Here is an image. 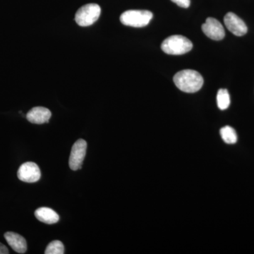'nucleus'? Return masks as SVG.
Instances as JSON below:
<instances>
[{"label": "nucleus", "instance_id": "16", "mask_svg": "<svg viewBox=\"0 0 254 254\" xmlns=\"http://www.w3.org/2000/svg\"><path fill=\"white\" fill-rule=\"evenodd\" d=\"M9 254V250L6 246L3 244L0 243V254Z\"/></svg>", "mask_w": 254, "mask_h": 254}, {"label": "nucleus", "instance_id": "14", "mask_svg": "<svg viewBox=\"0 0 254 254\" xmlns=\"http://www.w3.org/2000/svg\"><path fill=\"white\" fill-rule=\"evenodd\" d=\"M64 253V247L59 240H55L50 242L47 247L46 254H63Z\"/></svg>", "mask_w": 254, "mask_h": 254}, {"label": "nucleus", "instance_id": "6", "mask_svg": "<svg viewBox=\"0 0 254 254\" xmlns=\"http://www.w3.org/2000/svg\"><path fill=\"white\" fill-rule=\"evenodd\" d=\"M18 178L26 183H35L39 181L41 177V170L36 163L27 162L22 164L18 169Z\"/></svg>", "mask_w": 254, "mask_h": 254}, {"label": "nucleus", "instance_id": "3", "mask_svg": "<svg viewBox=\"0 0 254 254\" xmlns=\"http://www.w3.org/2000/svg\"><path fill=\"white\" fill-rule=\"evenodd\" d=\"M153 16V13L147 10H128L121 15L120 21L125 26L142 28L149 23Z\"/></svg>", "mask_w": 254, "mask_h": 254}, {"label": "nucleus", "instance_id": "7", "mask_svg": "<svg viewBox=\"0 0 254 254\" xmlns=\"http://www.w3.org/2000/svg\"><path fill=\"white\" fill-rule=\"evenodd\" d=\"M202 31L205 36L214 41H220L225 38V29L216 18H207L205 22L202 25Z\"/></svg>", "mask_w": 254, "mask_h": 254}, {"label": "nucleus", "instance_id": "5", "mask_svg": "<svg viewBox=\"0 0 254 254\" xmlns=\"http://www.w3.org/2000/svg\"><path fill=\"white\" fill-rule=\"evenodd\" d=\"M86 149L87 143L85 140L78 139L73 145L68 161L71 170L76 171L81 168L86 156Z\"/></svg>", "mask_w": 254, "mask_h": 254}, {"label": "nucleus", "instance_id": "8", "mask_svg": "<svg viewBox=\"0 0 254 254\" xmlns=\"http://www.w3.org/2000/svg\"><path fill=\"white\" fill-rule=\"evenodd\" d=\"M225 26L231 33L237 36H245L248 31L247 25L238 16L232 12L227 13L224 18Z\"/></svg>", "mask_w": 254, "mask_h": 254}, {"label": "nucleus", "instance_id": "12", "mask_svg": "<svg viewBox=\"0 0 254 254\" xmlns=\"http://www.w3.org/2000/svg\"><path fill=\"white\" fill-rule=\"evenodd\" d=\"M220 135H221L222 140L228 144H234L237 141L236 131L231 127H222L220 129Z\"/></svg>", "mask_w": 254, "mask_h": 254}, {"label": "nucleus", "instance_id": "9", "mask_svg": "<svg viewBox=\"0 0 254 254\" xmlns=\"http://www.w3.org/2000/svg\"><path fill=\"white\" fill-rule=\"evenodd\" d=\"M52 113L48 108L43 107H36L32 108L26 115V119L31 123L36 125L48 123L51 118Z\"/></svg>", "mask_w": 254, "mask_h": 254}, {"label": "nucleus", "instance_id": "11", "mask_svg": "<svg viewBox=\"0 0 254 254\" xmlns=\"http://www.w3.org/2000/svg\"><path fill=\"white\" fill-rule=\"evenodd\" d=\"M35 216L39 221L48 225L57 223L60 220L59 215L53 209L47 207L37 209L35 212Z\"/></svg>", "mask_w": 254, "mask_h": 254}, {"label": "nucleus", "instance_id": "1", "mask_svg": "<svg viewBox=\"0 0 254 254\" xmlns=\"http://www.w3.org/2000/svg\"><path fill=\"white\" fill-rule=\"evenodd\" d=\"M173 81L179 89L189 93L199 91L204 82L200 73L191 69L179 71L174 76Z\"/></svg>", "mask_w": 254, "mask_h": 254}, {"label": "nucleus", "instance_id": "15", "mask_svg": "<svg viewBox=\"0 0 254 254\" xmlns=\"http://www.w3.org/2000/svg\"><path fill=\"white\" fill-rule=\"evenodd\" d=\"M171 1L180 7L183 8H188L190 4V0H171Z\"/></svg>", "mask_w": 254, "mask_h": 254}, {"label": "nucleus", "instance_id": "4", "mask_svg": "<svg viewBox=\"0 0 254 254\" xmlns=\"http://www.w3.org/2000/svg\"><path fill=\"white\" fill-rule=\"evenodd\" d=\"M100 14H101V9L99 5L93 4V3L86 4L81 6L76 11L75 21L78 26L86 27L98 21Z\"/></svg>", "mask_w": 254, "mask_h": 254}, {"label": "nucleus", "instance_id": "2", "mask_svg": "<svg viewBox=\"0 0 254 254\" xmlns=\"http://www.w3.org/2000/svg\"><path fill=\"white\" fill-rule=\"evenodd\" d=\"M193 48V44L186 37L175 35L163 42L161 48L164 53L172 55L186 54Z\"/></svg>", "mask_w": 254, "mask_h": 254}, {"label": "nucleus", "instance_id": "13", "mask_svg": "<svg viewBox=\"0 0 254 254\" xmlns=\"http://www.w3.org/2000/svg\"><path fill=\"white\" fill-rule=\"evenodd\" d=\"M217 103L220 110H226L230 105V96L227 89H220L217 95Z\"/></svg>", "mask_w": 254, "mask_h": 254}, {"label": "nucleus", "instance_id": "10", "mask_svg": "<svg viewBox=\"0 0 254 254\" xmlns=\"http://www.w3.org/2000/svg\"><path fill=\"white\" fill-rule=\"evenodd\" d=\"M4 237L13 250L18 254L26 253L27 251V242L24 237L12 232H6Z\"/></svg>", "mask_w": 254, "mask_h": 254}]
</instances>
